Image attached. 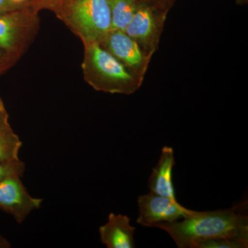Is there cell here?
Returning <instances> with one entry per match:
<instances>
[{
    "label": "cell",
    "mask_w": 248,
    "mask_h": 248,
    "mask_svg": "<svg viewBox=\"0 0 248 248\" xmlns=\"http://www.w3.org/2000/svg\"><path fill=\"white\" fill-rule=\"evenodd\" d=\"M153 228L166 232L179 248H194L204 240L231 238L248 240V201L215 211L193 210L182 221L161 223Z\"/></svg>",
    "instance_id": "6da1fadb"
},
{
    "label": "cell",
    "mask_w": 248,
    "mask_h": 248,
    "mask_svg": "<svg viewBox=\"0 0 248 248\" xmlns=\"http://www.w3.org/2000/svg\"><path fill=\"white\" fill-rule=\"evenodd\" d=\"M22 142L14 130L0 134V163L19 159Z\"/></svg>",
    "instance_id": "7c38bea8"
},
{
    "label": "cell",
    "mask_w": 248,
    "mask_h": 248,
    "mask_svg": "<svg viewBox=\"0 0 248 248\" xmlns=\"http://www.w3.org/2000/svg\"><path fill=\"white\" fill-rule=\"evenodd\" d=\"M138 223L153 228L161 223H172L190 215L193 210L181 205L177 200L156 195L150 192L139 196Z\"/></svg>",
    "instance_id": "52a82bcc"
},
{
    "label": "cell",
    "mask_w": 248,
    "mask_h": 248,
    "mask_svg": "<svg viewBox=\"0 0 248 248\" xmlns=\"http://www.w3.org/2000/svg\"><path fill=\"white\" fill-rule=\"evenodd\" d=\"M13 130L9 123V116L5 108L4 102L0 97V134Z\"/></svg>",
    "instance_id": "e0dca14e"
},
{
    "label": "cell",
    "mask_w": 248,
    "mask_h": 248,
    "mask_svg": "<svg viewBox=\"0 0 248 248\" xmlns=\"http://www.w3.org/2000/svg\"><path fill=\"white\" fill-rule=\"evenodd\" d=\"M248 240L218 238L204 240L195 244L194 248H247Z\"/></svg>",
    "instance_id": "4fadbf2b"
},
{
    "label": "cell",
    "mask_w": 248,
    "mask_h": 248,
    "mask_svg": "<svg viewBox=\"0 0 248 248\" xmlns=\"http://www.w3.org/2000/svg\"><path fill=\"white\" fill-rule=\"evenodd\" d=\"M57 17L84 46L100 44L112 31L108 0H71Z\"/></svg>",
    "instance_id": "3957f363"
},
{
    "label": "cell",
    "mask_w": 248,
    "mask_h": 248,
    "mask_svg": "<svg viewBox=\"0 0 248 248\" xmlns=\"http://www.w3.org/2000/svg\"><path fill=\"white\" fill-rule=\"evenodd\" d=\"M112 30L125 31L136 11L138 0H108Z\"/></svg>",
    "instance_id": "8fae6325"
},
{
    "label": "cell",
    "mask_w": 248,
    "mask_h": 248,
    "mask_svg": "<svg viewBox=\"0 0 248 248\" xmlns=\"http://www.w3.org/2000/svg\"><path fill=\"white\" fill-rule=\"evenodd\" d=\"M25 169V164L20 159L0 163V182L6 177L15 174L22 177Z\"/></svg>",
    "instance_id": "5bb4252c"
},
{
    "label": "cell",
    "mask_w": 248,
    "mask_h": 248,
    "mask_svg": "<svg viewBox=\"0 0 248 248\" xmlns=\"http://www.w3.org/2000/svg\"><path fill=\"white\" fill-rule=\"evenodd\" d=\"M101 242L108 248H135V228L126 215L110 213L108 221L99 227Z\"/></svg>",
    "instance_id": "9c48e42d"
},
{
    "label": "cell",
    "mask_w": 248,
    "mask_h": 248,
    "mask_svg": "<svg viewBox=\"0 0 248 248\" xmlns=\"http://www.w3.org/2000/svg\"><path fill=\"white\" fill-rule=\"evenodd\" d=\"M21 176H9L0 182V210L9 214L19 224L34 210L40 208L43 200L31 196Z\"/></svg>",
    "instance_id": "8992f818"
},
{
    "label": "cell",
    "mask_w": 248,
    "mask_h": 248,
    "mask_svg": "<svg viewBox=\"0 0 248 248\" xmlns=\"http://www.w3.org/2000/svg\"><path fill=\"white\" fill-rule=\"evenodd\" d=\"M174 165V150L171 147H164L159 161L153 168V172L148 179V186L151 192L171 200H177L172 182Z\"/></svg>",
    "instance_id": "30bf717a"
},
{
    "label": "cell",
    "mask_w": 248,
    "mask_h": 248,
    "mask_svg": "<svg viewBox=\"0 0 248 248\" xmlns=\"http://www.w3.org/2000/svg\"><path fill=\"white\" fill-rule=\"evenodd\" d=\"M16 6L13 4L11 0H0V14L1 13L9 12V11H16Z\"/></svg>",
    "instance_id": "ac0fdd59"
},
{
    "label": "cell",
    "mask_w": 248,
    "mask_h": 248,
    "mask_svg": "<svg viewBox=\"0 0 248 248\" xmlns=\"http://www.w3.org/2000/svg\"><path fill=\"white\" fill-rule=\"evenodd\" d=\"M246 1H247V0H238V1H240V4H241V3H242V1L244 3L246 2Z\"/></svg>",
    "instance_id": "7402d4cb"
},
{
    "label": "cell",
    "mask_w": 248,
    "mask_h": 248,
    "mask_svg": "<svg viewBox=\"0 0 248 248\" xmlns=\"http://www.w3.org/2000/svg\"><path fill=\"white\" fill-rule=\"evenodd\" d=\"M38 12L16 10L0 14V50L19 60L33 43L40 28Z\"/></svg>",
    "instance_id": "277c9868"
},
{
    "label": "cell",
    "mask_w": 248,
    "mask_h": 248,
    "mask_svg": "<svg viewBox=\"0 0 248 248\" xmlns=\"http://www.w3.org/2000/svg\"><path fill=\"white\" fill-rule=\"evenodd\" d=\"M19 60L10 54L0 50V76L12 68Z\"/></svg>",
    "instance_id": "2e32d148"
},
{
    "label": "cell",
    "mask_w": 248,
    "mask_h": 248,
    "mask_svg": "<svg viewBox=\"0 0 248 248\" xmlns=\"http://www.w3.org/2000/svg\"><path fill=\"white\" fill-rule=\"evenodd\" d=\"M11 248V244L9 240L4 237L2 235L0 234V248Z\"/></svg>",
    "instance_id": "ffe728a7"
},
{
    "label": "cell",
    "mask_w": 248,
    "mask_h": 248,
    "mask_svg": "<svg viewBox=\"0 0 248 248\" xmlns=\"http://www.w3.org/2000/svg\"><path fill=\"white\" fill-rule=\"evenodd\" d=\"M84 47L81 70L85 81L93 89L130 95L141 88L144 78L124 65L99 44Z\"/></svg>",
    "instance_id": "7a4b0ae2"
},
{
    "label": "cell",
    "mask_w": 248,
    "mask_h": 248,
    "mask_svg": "<svg viewBox=\"0 0 248 248\" xmlns=\"http://www.w3.org/2000/svg\"><path fill=\"white\" fill-rule=\"evenodd\" d=\"M99 45L125 66L145 78L153 56L124 31H111Z\"/></svg>",
    "instance_id": "ba28073f"
},
{
    "label": "cell",
    "mask_w": 248,
    "mask_h": 248,
    "mask_svg": "<svg viewBox=\"0 0 248 248\" xmlns=\"http://www.w3.org/2000/svg\"><path fill=\"white\" fill-rule=\"evenodd\" d=\"M71 1V0H33V9L38 13L42 10H48L58 16Z\"/></svg>",
    "instance_id": "9a60e30c"
},
{
    "label": "cell",
    "mask_w": 248,
    "mask_h": 248,
    "mask_svg": "<svg viewBox=\"0 0 248 248\" xmlns=\"http://www.w3.org/2000/svg\"><path fill=\"white\" fill-rule=\"evenodd\" d=\"M138 1L140 2L148 3V4H156L160 0H138Z\"/></svg>",
    "instance_id": "44dd1931"
},
{
    "label": "cell",
    "mask_w": 248,
    "mask_h": 248,
    "mask_svg": "<svg viewBox=\"0 0 248 248\" xmlns=\"http://www.w3.org/2000/svg\"><path fill=\"white\" fill-rule=\"evenodd\" d=\"M176 1L177 0H160L159 2L156 3V5L160 9L169 14L170 10L172 9Z\"/></svg>",
    "instance_id": "d6986e66"
},
{
    "label": "cell",
    "mask_w": 248,
    "mask_h": 248,
    "mask_svg": "<svg viewBox=\"0 0 248 248\" xmlns=\"http://www.w3.org/2000/svg\"><path fill=\"white\" fill-rule=\"evenodd\" d=\"M168 14L156 4L139 1L133 19L124 32L153 56L159 48Z\"/></svg>",
    "instance_id": "5b68a950"
}]
</instances>
